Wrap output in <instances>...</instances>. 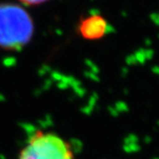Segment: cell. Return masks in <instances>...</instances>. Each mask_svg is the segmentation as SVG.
Returning a JSON list of instances; mask_svg holds the SVG:
<instances>
[{"mask_svg":"<svg viewBox=\"0 0 159 159\" xmlns=\"http://www.w3.org/2000/svg\"><path fill=\"white\" fill-rule=\"evenodd\" d=\"M18 4L22 6H27V7H34V6H39L44 3L48 2L49 0H16Z\"/></svg>","mask_w":159,"mask_h":159,"instance_id":"4","label":"cell"},{"mask_svg":"<svg viewBox=\"0 0 159 159\" xmlns=\"http://www.w3.org/2000/svg\"><path fill=\"white\" fill-rule=\"evenodd\" d=\"M77 29L83 39L96 40L104 38L109 27L105 17L100 15H89L80 20Z\"/></svg>","mask_w":159,"mask_h":159,"instance_id":"3","label":"cell"},{"mask_svg":"<svg viewBox=\"0 0 159 159\" xmlns=\"http://www.w3.org/2000/svg\"><path fill=\"white\" fill-rule=\"evenodd\" d=\"M35 23L28 11L18 3H0V49L20 51L30 43Z\"/></svg>","mask_w":159,"mask_h":159,"instance_id":"1","label":"cell"},{"mask_svg":"<svg viewBox=\"0 0 159 159\" xmlns=\"http://www.w3.org/2000/svg\"><path fill=\"white\" fill-rule=\"evenodd\" d=\"M19 159H74L70 145L52 132L39 131L30 138Z\"/></svg>","mask_w":159,"mask_h":159,"instance_id":"2","label":"cell"}]
</instances>
